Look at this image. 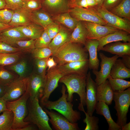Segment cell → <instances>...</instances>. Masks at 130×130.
<instances>
[{
    "label": "cell",
    "mask_w": 130,
    "mask_h": 130,
    "mask_svg": "<svg viewBox=\"0 0 130 130\" xmlns=\"http://www.w3.org/2000/svg\"><path fill=\"white\" fill-rule=\"evenodd\" d=\"M58 65L61 71L65 75L75 74L86 75L89 68L88 59Z\"/></svg>",
    "instance_id": "cell-16"
},
{
    "label": "cell",
    "mask_w": 130,
    "mask_h": 130,
    "mask_svg": "<svg viewBox=\"0 0 130 130\" xmlns=\"http://www.w3.org/2000/svg\"><path fill=\"white\" fill-rule=\"evenodd\" d=\"M43 109L50 117L49 121L55 130H79L78 123H71L58 112L43 108Z\"/></svg>",
    "instance_id": "cell-10"
},
{
    "label": "cell",
    "mask_w": 130,
    "mask_h": 130,
    "mask_svg": "<svg viewBox=\"0 0 130 130\" xmlns=\"http://www.w3.org/2000/svg\"><path fill=\"white\" fill-rule=\"evenodd\" d=\"M130 34L124 30L118 29L104 36L98 40L97 51L101 50L105 45L113 42L119 41L130 42Z\"/></svg>",
    "instance_id": "cell-17"
},
{
    "label": "cell",
    "mask_w": 130,
    "mask_h": 130,
    "mask_svg": "<svg viewBox=\"0 0 130 130\" xmlns=\"http://www.w3.org/2000/svg\"><path fill=\"white\" fill-rule=\"evenodd\" d=\"M101 59L100 71L92 70L96 76L95 82L99 85L105 81L110 76L111 68L116 60L119 57L117 55L111 57H108L102 52L99 53Z\"/></svg>",
    "instance_id": "cell-11"
},
{
    "label": "cell",
    "mask_w": 130,
    "mask_h": 130,
    "mask_svg": "<svg viewBox=\"0 0 130 130\" xmlns=\"http://www.w3.org/2000/svg\"><path fill=\"white\" fill-rule=\"evenodd\" d=\"M123 0H104L102 6L106 9L110 11L118 5Z\"/></svg>",
    "instance_id": "cell-48"
},
{
    "label": "cell",
    "mask_w": 130,
    "mask_h": 130,
    "mask_svg": "<svg viewBox=\"0 0 130 130\" xmlns=\"http://www.w3.org/2000/svg\"><path fill=\"white\" fill-rule=\"evenodd\" d=\"M14 121L13 112L6 110L0 115V130H12Z\"/></svg>",
    "instance_id": "cell-31"
},
{
    "label": "cell",
    "mask_w": 130,
    "mask_h": 130,
    "mask_svg": "<svg viewBox=\"0 0 130 130\" xmlns=\"http://www.w3.org/2000/svg\"><path fill=\"white\" fill-rule=\"evenodd\" d=\"M68 5L72 8L77 7L87 9L99 6L95 0H74L71 1Z\"/></svg>",
    "instance_id": "cell-39"
},
{
    "label": "cell",
    "mask_w": 130,
    "mask_h": 130,
    "mask_svg": "<svg viewBox=\"0 0 130 130\" xmlns=\"http://www.w3.org/2000/svg\"><path fill=\"white\" fill-rule=\"evenodd\" d=\"M98 86L92 78L90 72H89L86 76L85 101L86 112L90 116L93 115L98 102L97 98Z\"/></svg>",
    "instance_id": "cell-12"
},
{
    "label": "cell",
    "mask_w": 130,
    "mask_h": 130,
    "mask_svg": "<svg viewBox=\"0 0 130 130\" xmlns=\"http://www.w3.org/2000/svg\"><path fill=\"white\" fill-rule=\"evenodd\" d=\"M87 36V31L82 21H78L76 27L71 34L70 41L84 45Z\"/></svg>",
    "instance_id": "cell-26"
},
{
    "label": "cell",
    "mask_w": 130,
    "mask_h": 130,
    "mask_svg": "<svg viewBox=\"0 0 130 130\" xmlns=\"http://www.w3.org/2000/svg\"><path fill=\"white\" fill-rule=\"evenodd\" d=\"M14 27L9 24H6L0 22V33L10 28Z\"/></svg>",
    "instance_id": "cell-53"
},
{
    "label": "cell",
    "mask_w": 130,
    "mask_h": 130,
    "mask_svg": "<svg viewBox=\"0 0 130 130\" xmlns=\"http://www.w3.org/2000/svg\"><path fill=\"white\" fill-rule=\"evenodd\" d=\"M20 52H24L18 48L13 46L4 42L0 41V53H12Z\"/></svg>",
    "instance_id": "cell-45"
},
{
    "label": "cell",
    "mask_w": 130,
    "mask_h": 130,
    "mask_svg": "<svg viewBox=\"0 0 130 130\" xmlns=\"http://www.w3.org/2000/svg\"><path fill=\"white\" fill-rule=\"evenodd\" d=\"M30 97L27 89L26 92L17 99L6 102L7 109L12 111L14 121L12 130H19L30 123L25 122L24 118L27 113V102Z\"/></svg>",
    "instance_id": "cell-5"
},
{
    "label": "cell",
    "mask_w": 130,
    "mask_h": 130,
    "mask_svg": "<svg viewBox=\"0 0 130 130\" xmlns=\"http://www.w3.org/2000/svg\"><path fill=\"white\" fill-rule=\"evenodd\" d=\"M46 65L47 67H48V70H49L51 68L56 66L57 64L52 57H50L47 60Z\"/></svg>",
    "instance_id": "cell-50"
},
{
    "label": "cell",
    "mask_w": 130,
    "mask_h": 130,
    "mask_svg": "<svg viewBox=\"0 0 130 130\" xmlns=\"http://www.w3.org/2000/svg\"><path fill=\"white\" fill-rule=\"evenodd\" d=\"M122 130H130V122L128 123H126L121 128Z\"/></svg>",
    "instance_id": "cell-55"
},
{
    "label": "cell",
    "mask_w": 130,
    "mask_h": 130,
    "mask_svg": "<svg viewBox=\"0 0 130 130\" xmlns=\"http://www.w3.org/2000/svg\"><path fill=\"white\" fill-rule=\"evenodd\" d=\"M108 79L114 92H122L130 87L129 81L124 79L113 78L110 76Z\"/></svg>",
    "instance_id": "cell-34"
},
{
    "label": "cell",
    "mask_w": 130,
    "mask_h": 130,
    "mask_svg": "<svg viewBox=\"0 0 130 130\" xmlns=\"http://www.w3.org/2000/svg\"><path fill=\"white\" fill-rule=\"evenodd\" d=\"M66 90L65 86L63 84L61 91V97L55 101L48 100L44 103L42 108L49 110H55L64 116L70 122L76 123L81 119V114L79 111L74 110L72 102L67 101V94L65 93Z\"/></svg>",
    "instance_id": "cell-3"
},
{
    "label": "cell",
    "mask_w": 130,
    "mask_h": 130,
    "mask_svg": "<svg viewBox=\"0 0 130 130\" xmlns=\"http://www.w3.org/2000/svg\"><path fill=\"white\" fill-rule=\"evenodd\" d=\"M109 11L120 18L130 20V0H123Z\"/></svg>",
    "instance_id": "cell-28"
},
{
    "label": "cell",
    "mask_w": 130,
    "mask_h": 130,
    "mask_svg": "<svg viewBox=\"0 0 130 130\" xmlns=\"http://www.w3.org/2000/svg\"><path fill=\"white\" fill-rule=\"evenodd\" d=\"M65 75L60 69L58 65L47 70L46 81L42 96L40 99V106L49 100L51 93L58 86L60 79Z\"/></svg>",
    "instance_id": "cell-8"
},
{
    "label": "cell",
    "mask_w": 130,
    "mask_h": 130,
    "mask_svg": "<svg viewBox=\"0 0 130 130\" xmlns=\"http://www.w3.org/2000/svg\"><path fill=\"white\" fill-rule=\"evenodd\" d=\"M43 4L46 7L56 12L65 11L68 10L69 6L66 0H43Z\"/></svg>",
    "instance_id": "cell-30"
},
{
    "label": "cell",
    "mask_w": 130,
    "mask_h": 130,
    "mask_svg": "<svg viewBox=\"0 0 130 130\" xmlns=\"http://www.w3.org/2000/svg\"><path fill=\"white\" fill-rule=\"evenodd\" d=\"M28 77L18 78L5 86L4 94L2 97L6 101H11L20 98L26 91Z\"/></svg>",
    "instance_id": "cell-9"
},
{
    "label": "cell",
    "mask_w": 130,
    "mask_h": 130,
    "mask_svg": "<svg viewBox=\"0 0 130 130\" xmlns=\"http://www.w3.org/2000/svg\"><path fill=\"white\" fill-rule=\"evenodd\" d=\"M96 113L103 116L108 125V130H121V128L113 119L110 115L108 105L103 102H98L95 107Z\"/></svg>",
    "instance_id": "cell-23"
},
{
    "label": "cell",
    "mask_w": 130,
    "mask_h": 130,
    "mask_svg": "<svg viewBox=\"0 0 130 130\" xmlns=\"http://www.w3.org/2000/svg\"><path fill=\"white\" fill-rule=\"evenodd\" d=\"M113 100L117 117L116 123L121 129L127 123V115L130 105V87L122 92H114Z\"/></svg>",
    "instance_id": "cell-6"
},
{
    "label": "cell",
    "mask_w": 130,
    "mask_h": 130,
    "mask_svg": "<svg viewBox=\"0 0 130 130\" xmlns=\"http://www.w3.org/2000/svg\"><path fill=\"white\" fill-rule=\"evenodd\" d=\"M42 6L41 0H24L22 8L33 12L39 10Z\"/></svg>",
    "instance_id": "cell-42"
},
{
    "label": "cell",
    "mask_w": 130,
    "mask_h": 130,
    "mask_svg": "<svg viewBox=\"0 0 130 130\" xmlns=\"http://www.w3.org/2000/svg\"><path fill=\"white\" fill-rule=\"evenodd\" d=\"M101 50L115 54L119 57L124 55H130V42L123 43L119 41L110 43L105 45Z\"/></svg>",
    "instance_id": "cell-20"
},
{
    "label": "cell",
    "mask_w": 130,
    "mask_h": 130,
    "mask_svg": "<svg viewBox=\"0 0 130 130\" xmlns=\"http://www.w3.org/2000/svg\"><path fill=\"white\" fill-rule=\"evenodd\" d=\"M121 60L125 66L130 69V55H124L121 57Z\"/></svg>",
    "instance_id": "cell-49"
},
{
    "label": "cell",
    "mask_w": 130,
    "mask_h": 130,
    "mask_svg": "<svg viewBox=\"0 0 130 130\" xmlns=\"http://www.w3.org/2000/svg\"><path fill=\"white\" fill-rule=\"evenodd\" d=\"M71 0V1H72V0Z\"/></svg>",
    "instance_id": "cell-58"
},
{
    "label": "cell",
    "mask_w": 130,
    "mask_h": 130,
    "mask_svg": "<svg viewBox=\"0 0 130 130\" xmlns=\"http://www.w3.org/2000/svg\"><path fill=\"white\" fill-rule=\"evenodd\" d=\"M99 6H102L104 0H95Z\"/></svg>",
    "instance_id": "cell-57"
},
{
    "label": "cell",
    "mask_w": 130,
    "mask_h": 130,
    "mask_svg": "<svg viewBox=\"0 0 130 130\" xmlns=\"http://www.w3.org/2000/svg\"><path fill=\"white\" fill-rule=\"evenodd\" d=\"M39 130L35 125L32 123L29 124L19 130Z\"/></svg>",
    "instance_id": "cell-51"
},
{
    "label": "cell",
    "mask_w": 130,
    "mask_h": 130,
    "mask_svg": "<svg viewBox=\"0 0 130 130\" xmlns=\"http://www.w3.org/2000/svg\"><path fill=\"white\" fill-rule=\"evenodd\" d=\"M110 75L113 78H129L130 77V69L125 66L121 59H117L111 68Z\"/></svg>",
    "instance_id": "cell-25"
},
{
    "label": "cell",
    "mask_w": 130,
    "mask_h": 130,
    "mask_svg": "<svg viewBox=\"0 0 130 130\" xmlns=\"http://www.w3.org/2000/svg\"><path fill=\"white\" fill-rule=\"evenodd\" d=\"M16 27L8 29L0 33V39L13 46L15 43L18 41L28 40Z\"/></svg>",
    "instance_id": "cell-22"
},
{
    "label": "cell",
    "mask_w": 130,
    "mask_h": 130,
    "mask_svg": "<svg viewBox=\"0 0 130 130\" xmlns=\"http://www.w3.org/2000/svg\"><path fill=\"white\" fill-rule=\"evenodd\" d=\"M48 58L35 59L37 70L35 73L42 76L46 75V71L47 67L46 62Z\"/></svg>",
    "instance_id": "cell-44"
},
{
    "label": "cell",
    "mask_w": 130,
    "mask_h": 130,
    "mask_svg": "<svg viewBox=\"0 0 130 130\" xmlns=\"http://www.w3.org/2000/svg\"><path fill=\"white\" fill-rule=\"evenodd\" d=\"M35 40L30 39L18 41L15 43L13 46L20 49L24 52L31 53L35 48Z\"/></svg>",
    "instance_id": "cell-37"
},
{
    "label": "cell",
    "mask_w": 130,
    "mask_h": 130,
    "mask_svg": "<svg viewBox=\"0 0 130 130\" xmlns=\"http://www.w3.org/2000/svg\"><path fill=\"white\" fill-rule=\"evenodd\" d=\"M71 34L65 29L60 27L59 32L52 40L48 46V47L52 51L53 55L59 48L70 41Z\"/></svg>",
    "instance_id": "cell-24"
},
{
    "label": "cell",
    "mask_w": 130,
    "mask_h": 130,
    "mask_svg": "<svg viewBox=\"0 0 130 130\" xmlns=\"http://www.w3.org/2000/svg\"><path fill=\"white\" fill-rule=\"evenodd\" d=\"M88 33L87 39L98 40L104 36L118 29L108 25H103L94 23L82 21Z\"/></svg>",
    "instance_id": "cell-13"
},
{
    "label": "cell",
    "mask_w": 130,
    "mask_h": 130,
    "mask_svg": "<svg viewBox=\"0 0 130 130\" xmlns=\"http://www.w3.org/2000/svg\"><path fill=\"white\" fill-rule=\"evenodd\" d=\"M60 27L57 23L53 22L50 24L44 29L52 40L59 32Z\"/></svg>",
    "instance_id": "cell-47"
},
{
    "label": "cell",
    "mask_w": 130,
    "mask_h": 130,
    "mask_svg": "<svg viewBox=\"0 0 130 130\" xmlns=\"http://www.w3.org/2000/svg\"><path fill=\"white\" fill-rule=\"evenodd\" d=\"M46 81V75L33 73L28 77L27 89L30 97L40 99L42 97Z\"/></svg>",
    "instance_id": "cell-15"
},
{
    "label": "cell",
    "mask_w": 130,
    "mask_h": 130,
    "mask_svg": "<svg viewBox=\"0 0 130 130\" xmlns=\"http://www.w3.org/2000/svg\"><path fill=\"white\" fill-rule=\"evenodd\" d=\"M6 3L5 9L13 11L22 8L24 0H4Z\"/></svg>",
    "instance_id": "cell-46"
},
{
    "label": "cell",
    "mask_w": 130,
    "mask_h": 130,
    "mask_svg": "<svg viewBox=\"0 0 130 130\" xmlns=\"http://www.w3.org/2000/svg\"><path fill=\"white\" fill-rule=\"evenodd\" d=\"M86 76L75 74H68L62 77L59 81V83L64 84L66 87V91L68 92V101H72L74 93L78 95L80 101L78 108L79 110L82 111L84 109V106L86 105Z\"/></svg>",
    "instance_id": "cell-1"
},
{
    "label": "cell",
    "mask_w": 130,
    "mask_h": 130,
    "mask_svg": "<svg viewBox=\"0 0 130 130\" xmlns=\"http://www.w3.org/2000/svg\"><path fill=\"white\" fill-rule=\"evenodd\" d=\"M0 41H1V40H0Z\"/></svg>",
    "instance_id": "cell-59"
},
{
    "label": "cell",
    "mask_w": 130,
    "mask_h": 130,
    "mask_svg": "<svg viewBox=\"0 0 130 130\" xmlns=\"http://www.w3.org/2000/svg\"><path fill=\"white\" fill-rule=\"evenodd\" d=\"M98 40L87 39L84 45L85 48L89 52V67L90 70L98 71L99 61L97 56Z\"/></svg>",
    "instance_id": "cell-18"
},
{
    "label": "cell",
    "mask_w": 130,
    "mask_h": 130,
    "mask_svg": "<svg viewBox=\"0 0 130 130\" xmlns=\"http://www.w3.org/2000/svg\"><path fill=\"white\" fill-rule=\"evenodd\" d=\"M55 19L58 23L72 30L76 27L78 21L75 18L71 16L69 12H66L59 15L55 17Z\"/></svg>",
    "instance_id": "cell-33"
},
{
    "label": "cell",
    "mask_w": 130,
    "mask_h": 130,
    "mask_svg": "<svg viewBox=\"0 0 130 130\" xmlns=\"http://www.w3.org/2000/svg\"><path fill=\"white\" fill-rule=\"evenodd\" d=\"M26 66V61L23 60L5 68L8 70L14 72L19 77H27L25 75Z\"/></svg>",
    "instance_id": "cell-36"
},
{
    "label": "cell",
    "mask_w": 130,
    "mask_h": 130,
    "mask_svg": "<svg viewBox=\"0 0 130 130\" xmlns=\"http://www.w3.org/2000/svg\"><path fill=\"white\" fill-rule=\"evenodd\" d=\"M31 53L35 59L48 58L53 55L52 51L48 47L35 48Z\"/></svg>",
    "instance_id": "cell-40"
},
{
    "label": "cell",
    "mask_w": 130,
    "mask_h": 130,
    "mask_svg": "<svg viewBox=\"0 0 130 130\" xmlns=\"http://www.w3.org/2000/svg\"><path fill=\"white\" fill-rule=\"evenodd\" d=\"M14 11L10 9L0 10V22L9 24L12 19Z\"/></svg>",
    "instance_id": "cell-43"
},
{
    "label": "cell",
    "mask_w": 130,
    "mask_h": 130,
    "mask_svg": "<svg viewBox=\"0 0 130 130\" xmlns=\"http://www.w3.org/2000/svg\"><path fill=\"white\" fill-rule=\"evenodd\" d=\"M5 86L0 84V98L3 96L5 93Z\"/></svg>",
    "instance_id": "cell-54"
},
{
    "label": "cell",
    "mask_w": 130,
    "mask_h": 130,
    "mask_svg": "<svg viewBox=\"0 0 130 130\" xmlns=\"http://www.w3.org/2000/svg\"><path fill=\"white\" fill-rule=\"evenodd\" d=\"M6 102L2 97L0 98V113L8 110L6 107Z\"/></svg>",
    "instance_id": "cell-52"
},
{
    "label": "cell",
    "mask_w": 130,
    "mask_h": 130,
    "mask_svg": "<svg viewBox=\"0 0 130 130\" xmlns=\"http://www.w3.org/2000/svg\"><path fill=\"white\" fill-rule=\"evenodd\" d=\"M69 11L71 16L78 21L89 22L103 25H107L101 17L89 9L76 7L72 8Z\"/></svg>",
    "instance_id": "cell-14"
},
{
    "label": "cell",
    "mask_w": 130,
    "mask_h": 130,
    "mask_svg": "<svg viewBox=\"0 0 130 130\" xmlns=\"http://www.w3.org/2000/svg\"><path fill=\"white\" fill-rule=\"evenodd\" d=\"M81 44L69 41L59 48L52 56L57 65L88 59V51Z\"/></svg>",
    "instance_id": "cell-2"
},
{
    "label": "cell",
    "mask_w": 130,
    "mask_h": 130,
    "mask_svg": "<svg viewBox=\"0 0 130 130\" xmlns=\"http://www.w3.org/2000/svg\"><path fill=\"white\" fill-rule=\"evenodd\" d=\"M6 5L4 0H0V10L5 9Z\"/></svg>",
    "instance_id": "cell-56"
},
{
    "label": "cell",
    "mask_w": 130,
    "mask_h": 130,
    "mask_svg": "<svg viewBox=\"0 0 130 130\" xmlns=\"http://www.w3.org/2000/svg\"><path fill=\"white\" fill-rule=\"evenodd\" d=\"M114 92L108 80L98 85L97 98L98 102H103L108 105L111 104Z\"/></svg>",
    "instance_id": "cell-21"
},
{
    "label": "cell",
    "mask_w": 130,
    "mask_h": 130,
    "mask_svg": "<svg viewBox=\"0 0 130 130\" xmlns=\"http://www.w3.org/2000/svg\"><path fill=\"white\" fill-rule=\"evenodd\" d=\"M27 113L25 122L35 125L40 130H52L47 114L40 105L39 99L30 97L27 102Z\"/></svg>",
    "instance_id": "cell-4"
},
{
    "label": "cell",
    "mask_w": 130,
    "mask_h": 130,
    "mask_svg": "<svg viewBox=\"0 0 130 130\" xmlns=\"http://www.w3.org/2000/svg\"><path fill=\"white\" fill-rule=\"evenodd\" d=\"M88 9L101 17L108 25L124 30L130 34V20L117 16L102 6H98Z\"/></svg>",
    "instance_id": "cell-7"
},
{
    "label": "cell",
    "mask_w": 130,
    "mask_h": 130,
    "mask_svg": "<svg viewBox=\"0 0 130 130\" xmlns=\"http://www.w3.org/2000/svg\"><path fill=\"white\" fill-rule=\"evenodd\" d=\"M32 12L23 8L14 11L9 24L14 27L28 25L32 22Z\"/></svg>",
    "instance_id": "cell-19"
},
{
    "label": "cell",
    "mask_w": 130,
    "mask_h": 130,
    "mask_svg": "<svg viewBox=\"0 0 130 130\" xmlns=\"http://www.w3.org/2000/svg\"><path fill=\"white\" fill-rule=\"evenodd\" d=\"M16 27L26 37L35 40L41 35L44 30L42 27L33 22L27 26Z\"/></svg>",
    "instance_id": "cell-27"
},
{
    "label": "cell",
    "mask_w": 130,
    "mask_h": 130,
    "mask_svg": "<svg viewBox=\"0 0 130 130\" xmlns=\"http://www.w3.org/2000/svg\"><path fill=\"white\" fill-rule=\"evenodd\" d=\"M19 77L17 74L9 71L5 67L0 65V84L5 86Z\"/></svg>",
    "instance_id": "cell-35"
},
{
    "label": "cell",
    "mask_w": 130,
    "mask_h": 130,
    "mask_svg": "<svg viewBox=\"0 0 130 130\" xmlns=\"http://www.w3.org/2000/svg\"><path fill=\"white\" fill-rule=\"evenodd\" d=\"M52 40L49 36L46 31L44 30L41 35L35 40V48L48 47Z\"/></svg>",
    "instance_id": "cell-41"
},
{
    "label": "cell",
    "mask_w": 130,
    "mask_h": 130,
    "mask_svg": "<svg viewBox=\"0 0 130 130\" xmlns=\"http://www.w3.org/2000/svg\"><path fill=\"white\" fill-rule=\"evenodd\" d=\"M32 21L44 29L53 22L49 16L46 13L39 10L32 12Z\"/></svg>",
    "instance_id": "cell-29"
},
{
    "label": "cell",
    "mask_w": 130,
    "mask_h": 130,
    "mask_svg": "<svg viewBox=\"0 0 130 130\" xmlns=\"http://www.w3.org/2000/svg\"><path fill=\"white\" fill-rule=\"evenodd\" d=\"M23 52L12 53H0V65H11L18 62Z\"/></svg>",
    "instance_id": "cell-32"
},
{
    "label": "cell",
    "mask_w": 130,
    "mask_h": 130,
    "mask_svg": "<svg viewBox=\"0 0 130 130\" xmlns=\"http://www.w3.org/2000/svg\"><path fill=\"white\" fill-rule=\"evenodd\" d=\"M85 114V118L83 120V122L86 124L84 130H98L99 118L95 116H89L84 110L83 111Z\"/></svg>",
    "instance_id": "cell-38"
}]
</instances>
